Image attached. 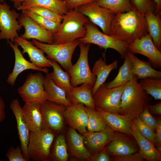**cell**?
I'll return each mask as SVG.
<instances>
[{
  "mask_svg": "<svg viewBox=\"0 0 161 161\" xmlns=\"http://www.w3.org/2000/svg\"><path fill=\"white\" fill-rule=\"evenodd\" d=\"M27 10L56 22L61 23L63 18V16L57 14L48 9L40 6H33Z\"/></svg>",
  "mask_w": 161,
  "mask_h": 161,
  "instance_id": "obj_38",
  "label": "cell"
},
{
  "mask_svg": "<svg viewBox=\"0 0 161 161\" xmlns=\"http://www.w3.org/2000/svg\"><path fill=\"white\" fill-rule=\"evenodd\" d=\"M134 8L140 13L144 14L148 11L156 14V6L151 0H131Z\"/></svg>",
  "mask_w": 161,
  "mask_h": 161,
  "instance_id": "obj_40",
  "label": "cell"
},
{
  "mask_svg": "<svg viewBox=\"0 0 161 161\" xmlns=\"http://www.w3.org/2000/svg\"><path fill=\"white\" fill-rule=\"evenodd\" d=\"M32 42L46 53L48 58L56 61L68 73L73 65L72 55L80 43L78 39L61 44H46L33 39Z\"/></svg>",
  "mask_w": 161,
  "mask_h": 161,
  "instance_id": "obj_6",
  "label": "cell"
},
{
  "mask_svg": "<svg viewBox=\"0 0 161 161\" xmlns=\"http://www.w3.org/2000/svg\"><path fill=\"white\" fill-rule=\"evenodd\" d=\"M127 54L132 64V74L138 79L147 77L161 78V71L154 69L150 62L140 60L128 51Z\"/></svg>",
  "mask_w": 161,
  "mask_h": 161,
  "instance_id": "obj_26",
  "label": "cell"
},
{
  "mask_svg": "<svg viewBox=\"0 0 161 161\" xmlns=\"http://www.w3.org/2000/svg\"><path fill=\"white\" fill-rule=\"evenodd\" d=\"M43 116V128L49 129L56 134L64 126V112L66 106L63 104L46 100L40 103Z\"/></svg>",
  "mask_w": 161,
  "mask_h": 161,
  "instance_id": "obj_12",
  "label": "cell"
},
{
  "mask_svg": "<svg viewBox=\"0 0 161 161\" xmlns=\"http://www.w3.org/2000/svg\"><path fill=\"white\" fill-rule=\"evenodd\" d=\"M85 145L92 156L105 148L114 137V131L107 125L103 131L82 134Z\"/></svg>",
  "mask_w": 161,
  "mask_h": 161,
  "instance_id": "obj_16",
  "label": "cell"
},
{
  "mask_svg": "<svg viewBox=\"0 0 161 161\" xmlns=\"http://www.w3.org/2000/svg\"><path fill=\"white\" fill-rule=\"evenodd\" d=\"M50 60L51 66L53 69L52 72L48 73L51 79L55 85L63 89L66 93H68L73 87L71 84L69 74L64 71L56 61Z\"/></svg>",
  "mask_w": 161,
  "mask_h": 161,
  "instance_id": "obj_31",
  "label": "cell"
},
{
  "mask_svg": "<svg viewBox=\"0 0 161 161\" xmlns=\"http://www.w3.org/2000/svg\"><path fill=\"white\" fill-rule=\"evenodd\" d=\"M0 85H1V84H0Z\"/></svg>",
  "mask_w": 161,
  "mask_h": 161,
  "instance_id": "obj_53",
  "label": "cell"
},
{
  "mask_svg": "<svg viewBox=\"0 0 161 161\" xmlns=\"http://www.w3.org/2000/svg\"><path fill=\"white\" fill-rule=\"evenodd\" d=\"M148 33L144 14L134 8L128 12L115 14L109 35L130 43Z\"/></svg>",
  "mask_w": 161,
  "mask_h": 161,
  "instance_id": "obj_1",
  "label": "cell"
},
{
  "mask_svg": "<svg viewBox=\"0 0 161 161\" xmlns=\"http://www.w3.org/2000/svg\"><path fill=\"white\" fill-rule=\"evenodd\" d=\"M56 134L43 128L40 132H30L27 151L30 159L34 161H49L51 148Z\"/></svg>",
  "mask_w": 161,
  "mask_h": 161,
  "instance_id": "obj_5",
  "label": "cell"
},
{
  "mask_svg": "<svg viewBox=\"0 0 161 161\" xmlns=\"http://www.w3.org/2000/svg\"><path fill=\"white\" fill-rule=\"evenodd\" d=\"M132 123V135L136 140L138 145L139 152L148 161H160L161 153L156 149L153 143L143 137L137 130Z\"/></svg>",
  "mask_w": 161,
  "mask_h": 161,
  "instance_id": "obj_24",
  "label": "cell"
},
{
  "mask_svg": "<svg viewBox=\"0 0 161 161\" xmlns=\"http://www.w3.org/2000/svg\"><path fill=\"white\" fill-rule=\"evenodd\" d=\"M8 43L14 51L15 58L13 69L12 72L8 75L6 80L7 82L9 84L12 86H14L19 74L26 70L31 69L46 73H48L49 70L47 68H39L26 60L23 56L17 44L10 41H8Z\"/></svg>",
  "mask_w": 161,
  "mask_h": 161,
  "instance_id": "obj_18",
  "label": "cell"
},
{
  "mask_svg": "<svg viewBox=\"0 0 161 161\" xmlns=\"http://www.w3.org/2000/svg\"><path fill=\"white\" fill-rule=\"evenodd\" d=\"M35 6L48 9L62 16L65 15L68 10L62 0H23L21 5L17 10L22 11Z\"/></svg>",
  "mask_w": 161,
  "mask_h": 161,
  "instance_id": "obj_28",
  "label": "cell"
},
{
  "mask_svg": "<svg viewBox=\"0 0 161 161\" xmlns=\"http://www.w3.org/2000/svg\"><path fill=\"white\" fill-rule=\"evenodd\" d=\"M127 50L134 54H140L146 57L152 66L157 69L161 68V51L155 46L148 33L129 43Z\"/></svg>",
  "mask_w": 161,
  "mask_h": 161,
  "instance_id": "obj_13",
  "label": "cell"
},
{
  "mask_svg": "<svg viewBox=\"0 0 161 161\" xmlns=\"http://www.w3.org/2000/svg\"><path fill=\"white\" fill-rule=\"evenodd\" d=\"M139 117L144 123L154 131H156L157 125V121L146 107L140 114Z\"/></svg>",
  "mask_w": 161,
  "mask_h": 161,
  "instance_id": "obj_42",
  "label": "cell"
},
{
  "mask_svg": "<svg viewBox=\"0 0 161 161\" xmlns=\"http://www.w3.org/2000/svg\"><path fill=\"white\" fill-rule=\"evenodd\" d=\"M106 61L105 54L103 53L102 56L96 61L92 67V72L96 77L95 84L92 88V95H94L98 88L105 83L111 72L117 68V60H114L109 64H107Z\"/></svg>",
  "mask_w": 161,
  "mask_h": 161,
  "instance_id": "obj_25",
  "label": "cell"
},
{
  "mask_svg": "<svg viewBox=\"0 0 161 161\" xmlns=\"http://www.w3.org/2000/svg\"><path fill=\"white\" fill-rule=\"evenodd\" d=\"M95 2L115 14L128 12L134 8L131 0H97Z\"/></svg>",
  "mask_w": 161,
  "mask_h": 161,
  "instance_id": "obj_34",
  "label": "cell"
},
{
  "mask_svg": "<svg viewBox=\"0 0 161 161\" xmlns=\"http://www.w3.org/2000/svg\"><path fill=\"white\" fill-rule=\"evenodd\" d=\"M84 26L86 29V35L78 39L80 42L84 44H93L98 45L101 49L105 50L111 48L115 50L124 59L127 54V47L129 43L118 40L110 35L100 31L95 25L90 21Z\"/></svg>",
  "mask_w": 161,
  "mask_h": 161,
  "instance_id": "obj_4",
  "label": "cell"
},
{
  "mask_svg": "<svg viewBox=\"0 0 161 161\" xmlns=\"http://www.w3.org/2000/svg\"><path fill=\"white\" fill-rule=\"evenodd\" d=\"M110 155L107 151L106 147L96 154L92 155L89 161H111Z\"/></svg>",
  "mask_w": 161,
  "mask_h": 161,
  "instance_id": "obj_45",
  "label": "cell"
},
{
  "mask_svg": "<svg viewBox=\"0 0 161 161\" xmlns=\"http://www.w3.org/2000/svg\"><path fill=\"white\" fill-rule=\"evenodd\" d=\"M10 1L13 3L14 8L17 9L21 5L23 2V0H10Z\"/></svg>",
  "mask_w": 161,
  "mask_h": 161,
  "instance_id": "obj_50",
  "label": "cell"
},
{
  "mask_svg": "<svg viewBox=\"0 0 161 161\" xmlns=\"http://www.w3.org/2000/svg\"><path fill=\"white\" fill-rule=\"evenodd\" d=\"M14 42L22 48L23 55L27 54L31 62L36 66L41 68L51 67V60L45 57L44 52L32 42L18 35L15 38Z\"/></svg>",
  "mask_w": 161,
  "mask_h": 161,
  "instance_id": "obj_20",
  "label": "cell"
},
{
  "mask_svg": "<svg viewBox=\"0 0 161 161\" xmlns=\"http://www.w3.org/2000/svg\"><path fill=\"white\" fill-rule=\"evenodd\" d=\"M67 136L71 155L77 159L89 161L92 155L85 145L83 136L71 127L67 131Z\"/></svg>",
  "mask_w": 161,
  "mask_h": 161,
  "instance_id": "obj_23",
  "label": "cell"
},
{
  "mask_svg": "<svg viewBox=\"0 0 161 161\" xmlns=\"http://www.w3.org/2000/svg\"><path fill=\"white\" fill-rule=\"evenodd\" d=\"M125 85L112 88L107 87L105 83L101 85L93 95L95 108L119 115L121 97Z\"/></svg>",
  "mask_w": 161,
  "mask_h": 161,
  "instance_id": "obj_8",
  "label": "cell"
},
{
  "mask_svg": "<svg viewBox=\"0 0 161 161\" xmlns=\"http://www.w3.org/2000/svg\"><path fill=\"white\" fill-rule=\"evenodd\" d=\"M141 88L155 100H161V78L147 77L140 79Z\"/></svg>",
  "mask_w": 161,
  "mask_h": 161,
  "instance_id": "obj_36",
  "label": "cell"
},
{
  "mask_svg": "<svg viewBox=\"0 0 161 161\" xmlns=\"http://www.w3.org/2000/svg\"><path fill=\"white\" fill-rule=\"evenodd\" d=\"M0 3H1V0H0Z\"/></svg>",
  "mask_w": 161,
  "mask_h": 161,
  "instance_id": "obj_52",
  "label": "cell"
},
{
  "mask_svg": "<svg viewBox=\"0 0 161 161\" xmlns=\"http://www.w3.org/2000/svg\"><path fill=\"white\" fill-rule=\"evenodd\" d=\"M44 86L47 100L63 104L66 107L72 105L67 99L65 92L54 83L48 73L44 77Z\"/></svg>",
  "mask_w": 161,
  "mask_h": 161,
  "instance_id": "obj_29",
  "label": "cell"
},
{
  "mask_svg": "<svg viewBox=\"0 0 161 161\" xmlns=\"http://www.w3.org/2000/svg\"><path fill=\"white\" fill-rule=\"evenodd\" d=\"M111 156L114 161H143L145 160L139 152L128 155Z\"/></svg>",
  "mask_w": 161,
  "mask_h": 161,
  "instance_id": "obj_43",
  "label": "cell"
},
{
  "mask_svg": "<svg viewBox=\"0 0 161 161\" xmlns=\"http://www.w3.org/2000/svg\"><path fill=\"white\" fill-rule=\"evenodd\" d=\"M6 156L9 161H27L23 154L20 146L10 147Z\"/></svg>",
  "mask_w": 161,
  "mask_h": 161,
  "instance_id": "obj_41",
  "label": "cell"
},
{
  "mask_svg": "<svg viewBox=\"0 0 161 161\" xmlns=\"http://www.w3.org/2000/svg\"><path fill=\"white\" fill-rule=\"evenodd\" d=\"M123 65L120 67L116 76L112 80L105 83L109 88L125 85L133 77L132 64L128 56L126 54Z\"/></svg>",
  "mask_w": 161,
  "mask_h": 161,
  "instance_id": "obj_32",
  "label": "cell"
},
{
  "mask_svg": "<svg viewBox=\"0 0 161 161\" xmlns=\"http://www.w3.org/2000/svg\"><path fill=\"white\" fill-rule=\"evenodd\" d=\"M85 109L88 116L87 131L89 132L99 131L103 130L107 125L103 118L95 109L87 106Z\"/></svg>",
  "mask_w": 161,
  "mask_h": 161,
  "instance_id": "obj_35",
  "label": "cell"
},
{
  "mask_svg": "<svg viewBox=\"0 0 161 161\" xmlns=\"http://www.w3.org/2000/svg\"><path fill=\"white\" fill-rule=\"evenodd\" d=\"M22 114L30 132L37 133L43 129L44 119L41 104L25 102L22 107Z\"/></svg>",
  "mask_w": 161,
  "mask_h": 161,
  "instance_id": "obj_21",
  "label": "cell"
},
{
  "mask_svg": "<svg viewBox=\"0 0 161 161\" xmlns=\"http://www.w3.org/2000/svg\"><path fill=\"white\" fill-rule=\"evenodd\" d=\"M19 24L23 27L24 32L20 36L27 40L35 39L43 43L53 44V34L40 26L23 13L18 19Z\"/></svg>",
  "mask_w": 161,
  "mask_h": 161,
  "instance_id": "obj_15",
  "label": "cell"
},
{
  "mask_svg": "<svg viewBox=\"0 0 161 161\" xmlns=\"http://www.w3.org/2000/svg\"><path fill=\"white\" fill-rule=\"evenodd\" d=\"M154 3H155L156 6V14H161V0H153Z\"/></svg>",
  "mask_w": 161,
  "mask_h": 161,
  "instance_id": "obj_49",
  "label": "cell"
},
{
  "mask_svg": "<svg viewBox=\"0 0 161 161\" xmlns=\"http://www.w3.org/2000/svg\"><path fill=\"white\" fill-rule=\"evenodd\" d=\"M4 0H1V3H3L4 2Z\"/></svg>",
  "mask_w": 161,
  "mask_h": 161,
  "instance_id": "obj_51",
  "label": "cell"
},
{
  "mask_svg": "<svg viewBox=\"0 0 161 161\" xmlns=\"http://www.w3.org/2000/svg\"><path fill=\"white\" fill-rule=\"evenodd\" d=\"M68 10L78 8L83 5L94 2L97 0H62Z\"/></svg>",
  "mask_w": 161,
  "mask_h": 161,
  "instance_id": "obj_44",
  "label": "cell"
},
{
  "mask_svg": "<svg viewBox=\"0 0 161 161\" xmlns=\"http://www.w3.org/2000/svg\"><path fill=\"white\" fill-rule=\"evenodd\" d=\"M64 115L70 127L82 134L87 131L88 116L84 104L77 103L66 107Z\"/></svg>",
  "mask_w": 161,
  "mask_h": 161,
  "instance_id": "obj_17",
  "label": "cell"
},
{
  "mask_svg": "<svg viewBox=\"0 0 161 161\" xmlns=\"http://www.w3.org/2000/svg\"><path fill=\"white\" fill-rule=\"evenodd\" d=\"M20 16L6 2L0 3V40L14 42L18 31L22 27L17 21Z\"/></svg>",
  "mask_w": 161,
  "mask_h": 161,
  "instance_id": "obj_10",
  "label": "cell"
},
{
  "mask_svg": "<svg viewBox=\"0 0 161 161\" xmlns=\"http://www.w3.org/2000/svg\"><path fill=\"white\" fill-rule=\"evenodd\" d=\"M77 9L91 22L100 28L103 33L109 35L114 13L100 6L95 1L82 5Z\"/></svg>",
  "mask_w": 161,
  "mask_h": 161,
  "instance_id": "obj_11",
  "label": "cell"
},
{
  "mask_svg": "<svg viewBox=\"0 0 161 161\" xmlns=\"http://www.w3.org/2000/svg\"><path fill=\"white\" fill-rule=\"evenodd\" d=\"M68 157L65 137L61 134L56 135L51 148L49 160L66 161Z\"/></svg>",
  "mask_w": 161,
  "mask_h": 161,
  "instance_id": "obj_33",
  "label": "cell"
},
{
  "mask_svg": "<svg viewBox=\"0 0 161 161\" xmlns=\"http://www.w3.org/2000/svg\"><path fill=\"white\" fill-rule=\"evenodd\" d=\"M150 113L154 114L161 115V102L159 101L154 105H149L146 107Z\"/></svg>",
  "mask_w": 161,
  "mask_h": 161,
  "instance_id": "obj_47",
  "label": "cell"
},
{
  "mask_svg": "<svg viewBox=\"0 0 161 161\" xmlns=\"http://www.w3.org/2000/svg\"><path fill=\"white\" fill-rule=\"evenodd\" d=\"M44 77L42 73H30L24 84L17 89L20 96L25 102L42 103L46 100L44 86Z\"/></svg>",
  "mask_w": 161,
  "mask_h": 161,
  "instance_id": "obj_9",
  "label": "cell"
},
{
  "mask_svg": "<svg viewBox=\"0 0 161 161\" xmlns=\"http://www.w3.org/2000/svg\"><path fill=\"white\" fill-rule=\"evenodd\" d=\"M157 121V125L154 138L153 144L155 147L161 145V120L159 119Z\"/></svg>",
  "mask_w": 161,
  "mask_h": 161,
  "instance_id": "obj_46",
  "label": "cell"
},
{
  "mask_svg": "<svg viewBox=\"0 0 161 161\" xmlns=\"http://www.w3.org/2000/svg\"><path fill=\"white\" fill-rule=\"evenodd\" d=\"M93 86L84 83L78 87H72L66 93L67 99L72 104L82 103L93 109H95L92 95Z\"/></svg>",
  "mask_w": 161,
  "mask_h": 161,
  "instance_id": "obj_22",
  "label": "cell"
},
{
  "mask_svg": "<svg viewBox=\"0 0 161 161\" xmlns=\"http://www.w3.org/2000/svg\"><path fill=\"white\" fill-rule=\"evenodd\" d=\"M40 26L53 35L58 31L61 23L56 22L35 14L27 10L21 11Z\"/></svg>",
  "mask_w": 161,
  "mask_h": 161,
  "instance_id": "obj_37",
  "label": "cell"
},
{
  "mask_svg": "<svg viewBox=\"0 0 161 161\" xmlns=\"http://www.w3.org/2000/svg\"><path fill=\"white\" fill-rule=\"evenodd\" d=\"M110 156H123L139 152L138 143L132 135L114 131V136L106 147Z\"/></svg>",
  "mask_w": 161,
  "mask_h": 161,
  "instance_id": "obj_14",
  "label": "cell"
},
{
  "mask_svg": "<svg viewBox=\"0 0 161 161\" xmlns=\"http://www.w3.org/2000/svg\"><path fill=\"white\" fill-rule=\"evenodd\" d=\"M95 110L103 117L107 125L114 131L132 135L131 122L120 115L103 111L98 108Z\"/></svg>",
  "mask_w": 161,
  "mask_h": 161,
  "instance_id": "obj_27",
  "label": "cell"
},
{
  "mask_svg": "<svg viewBox=\"0 0 161 161\" xmlns=\"http://www.w3.org/2000/svg\"><path fill=\"white\" fill-rule=\"evenodd\" d=\"M131 122L139 132L152 143L155 134L154 131L144 123L139 117L135 119Z\"/></svg>",
  "mask_w": 161,
  "mask_h": 161,
  "instance_id": "obj_39",
  "label": "cell"
},
{
  "mask_svg": "<svg viewBox=\"0 0 161 161\" xmlns=\"http://www.w3.org/2000/svg\"><path fill=\"white\" fill-rule=\"evenodd\" d=\"M10 108L13 113L16 121L18 136L23 154L27 161L30 160L27 151L30 131L23 116L22 107L18 100L14 99L11 102Z\"/></svg>",
  "mask_w": 161,
  "mask_h": 161,
  "instance_id": "obj_19",
  "label": "cell"
},
{
  "mask_svg": "<svg viewBox=\"0 0 161 161\" xmlns=\"http://www.w3.org/2000/svg\"><path fill=\"white\" fill-rule=\"evenodd\" d=\"M148 32L157 49L161 50V14H155L151 11L144 14Z\"/></svg>",
  "mask_w": 161,
  "mask_h": 161,
  "instance_id": "obj_30",
  "label": "cell"
},
{
  "mask_svg": "<svg viewBox=\"0 0 161 161\" xmlns=\"http://www.w3.org/2000/svg\"><path fill=\"white\" fill-rule=\"evenodd\" d=\"M89 21L77 8L68 10L63 16L58 31L53 35V44H66L83 37L86 33L84 25Z\"/></svg>",
  "mask_w": 161,
  "mask_h": 161,
  "instance_id": "obj_3",
  "label": "cell"
},
{
  "mask_svg": "<svg viewBox=\"0 0 161 161\" xmlns=\"http://www.w3.org/2000/svg\"><path fill=\"white\" fill-rule=\"evenodd\" d=\"M5 107L4 101L1 97L0 92V123L4 121L5 117Z\"/></svg>",
  "mask_w": 161,
  "mask_h": 161,
  "instance_id": "obj_48",
  "label": "cell"
},
{
  "mask_svg": "<svg viewBox=\"0 0 161 161\" xmlns=\"http://www.w3.org/2000/svg\"><path fill=\"white\" fill-rule=\"evenodd\" d=\"M80 54L77 62L73 65L68 72L70 83L73 87L84 83H89L93 86L96 77L91 70L88 62V53L90 44L80 42Z\"/></svg>",
  "mask_w": 161,
  "mask_h": 161,
  "instance_id": "obj_7",
  "label": "cell"
},
{
  "mask_svg": "<svg viewBox=\"0 0 161 161\" xmlns=\"http://www.w3.org/2000/svg\"><path fill=\"white\" fill-rule=\"evenodd\" d=\"M137 76L134 75L125 85L121 96L119 115L130 122L139 117L152 99L140 87Z\"/></svg>",
  "mask_w": 161,
  "mask_h": 161,
  "instance_id": "obj_2",
  "label": "cell"
}]
</instances>
